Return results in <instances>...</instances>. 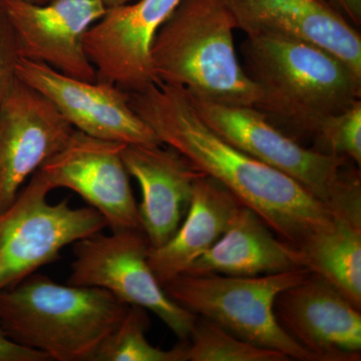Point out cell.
<instances>
[{"label":"cell","instance_id":"obj_26","mask_svg":"<svg viewBox=\"0 0 361 361\" xmlns=\"http://www.w3.org/2000/svg\"><path fill=\"white\" fill-rule=\"evenodd\" d=\"M102 1H103L106 8L109 9L132 4V2L135 1V0H102Z\"/></svg>","mask_w":361,"mask_h":361},{"label":"cell","instance_id":"obj_10","mask_svg":"<svg viewBox=\"0 0 361 361\" xmlns=\"http://www.w3.org/2000/svg\"><path fill=\"white\" fill-rule=\"evenodd\" d=\"M18 78L44 94L73 129L125 145L161 144L130 104L128 92L110 82H87L39 61L20 59Z\"/></svg>","mask_w":361,"mask_h":361},{"label":"cell","instance_id":"obj_27","mask_svg":"<svg viewBox=\"0 0 361 361\" xmlns=\"http://www.w3.org/2000/svg\"><path fill=\"white\" fill-rule=\"evenodd\" d=\"M25 1L32 2L35 4H45L47 2L51 1V0H25Z\"/></svg>","mask_w":361,"mask_h":361},{"label":"cell","instance_id":"obj_13","mask_svg":"<svg viewBox=\"0 0 361 361\" xmlns=\"http://www.w3.org/2000/svg\"><path fill=\"white\" fill-rule=\"evenodd\" d=\"M73 130L47 97L18 78L0 108V210L65 147Z\"/></svg>","mask_w":361,"mask_h":361},{"label":"cell","instance_id":"obj_14","mask_svg":"<svg viewBox=\"0 0 361 361\" xmlns=\"http://www.w3.org/2000/svg\"><path fill=\"white\" fill-rule=\"evenodd\" d=\"M274 313L285 332L318 361L360 360V310L323 278L310 273L280 292Z\"/></svg>","mask_w":361,"mask_h":361},{"label":"cell","instance_id":"obj_17","mask_svg":"<svg viewBox=\"0 0 361 361\" xmlns=\"http://www.w3.org/2000/svg\"><path fill=\"white\" fill-rule=\"evenodd\" d=\"M304 268L300 252L240 204L220 239L184 274L252 277ZM306 269V268H305Z\"/></svg>","mask_w":361,"mask_h":361},{"label":"cell","instance_id":"obj_18","mask_svg":"<svg viewBox=\"0 0 361 361\" xmlns=\"http://www.w3.org/2000/svg\"><path fill=\"white\" fill-rule=\"evenodd\" d=\"M218 180L202 174L195 180L186 216L165 244L149 249V263L161 285L186 272L220 239L240 205Z\"/></svg>","mask_w":361,"mask_h":361},{"label":"cell","instance_id":"obj_5","mask_svg":"<svg viewBox=\"0 0 361 361\" xmlns=\"http://www.w3.org/2000/svg\"><path fill=\"white\" fill-rule=\"evenodd\" d=\"M189 97L201 120L221 139L289 176L334 213L361 207L360 173L349 168L351 161L345 157L326 155L303 146L253 106H226Z\"/></svg>","mask_w":361,"mask_h":361},{"label":"cell","instance_id":"obj_19","mask_svg":"<svg viewBox=\"0 0 361 361\" xmlns=\"http://www.w3.org/2000/svg\"><path fill=\"white\" fill-rule=\"evenodd\" d=\"M303 267L361 310V213L334 214L300 248Z\"/></svg>","mask_w":361,"mask_h":361},{"label":"cell","instance_id":"obj_7","mask_svg":"<svg viewBox=\"0 0 361 361\" xmlns=\"http://www.w3.org/2000/svg\"><path fill=\"white\" fill-rule=\"evenodd\" d=\"M51 191L37 171L13 203L0 210V292L59 260L66 247L108 227L92 207L75 208L68 199L49 203Z\"/></svg>","mask_w":361,"mask_h":361},{"label":"cell","instance_id":"obj_3","mask_svg":"<svg viewBox=\"0 0 361 361\" xmlns=\"http://www.w3.org/2000/svg\"><path fill=\"white\" fill-rule=\"evenodd\" d=\"M234 30L224 0H180L152 44L157 82L202 101L255 106L259 90L240 63Z\"/></svg>","mask_w":361,"mask_h":361},{"label":"cell","instance_id":"obj_23","mask_svg":"<svg viewBox=\"0 0 361 361\" xmlns=\"http://www.w3.org/2000/svg\"><path fill=\"white\" fill-rule=\"evenodd\" d=\"M20 59L13 27L0 11V108L18 80L16 68Z\"/></svg>","mask_w":361,"mask_h":361},{"label":"cell","instance_id":"obj_28","mask_svg":"<svg viewBox=\"0 0 361 361\" xmlns=\"http://www.w3.org/2000/svg\"><path fill=\"white\" fill-rule=\"evenodd\" d=\"M322 1H325V2H327V4H329V2L327 1V0H322Z\"/></svg>","mask_w":361,"mask_h":361},{"label":"cell","instance_id":"obj_25","mask_svg":"<svg viewBox=\"0 0 361 361\" xmlns=\"http://www.w3.org/2000/svg\"><path fill=\"white\" fill-rule=\"evenodd\" d=\"M355 27L361 25V0H327Z\"/></svg>","mask_w":361,"mask_h":361},{"label":"cell","instance_id":"obj_8","mask_svg":"<svg viewBox=\"0 0 361 361\" xmlns=\"http://www.w3.org/2000/svg\"><path fill=\"white\" fill-rule=\"evenodd\" d=\"M151 246L141 230L97 233L73 244L68 284L97 287L129 306H139L188 341L197 315L169 297L149 263Z\"/></svg>","mask_w":361,"mask_h":361},{"label":"cell","instance_id":"obj_20","mask_svg":"<svg viewBox=\"0 0 361 361\" xmlns=\"http://www.w3.org/2000/svg\"><path fill=\"white\" fill-rule=\"evenodd\" d=\"M147 310L130 306L120 324L104 342L94 361H186L187 341L174 348L161 349L149 343Z\"/></svg>","mask_w":361,"mask_h":361},{"label":"cell","instance_id":"obj_21","mask_svg":"<svg viewBox=\"0 0 361 361\" xmlns=\"http://www.w3.org/2000/svg\"><path fill=\"white\" fill-rule=\"evenodd\" d=\"M289 360L283 353L254 345L202 316H197L187 341L186 361Z\"/></svg>","mask_w":361,"mask_h":361},{"label":"cell","instance_id":"obj_12","mask_svg":"<svg viewBox=\"0 0 361 361\" xmlns=\"http://www.w3.org/2000/svg\"><path fill=\"white\" fill-rule=\"evenodd\" d=\"M180 1L135 0L106 9L84 39L97 80L115 85L128 94L158 84L152 70V44Z\"/></svg>","mask_w":361,"mask_h":361},{"label":"cell","instance_id":"obj_24","mask_svg":"<svg viewBox=\"0 0 361 361\" xmlns=\"http://www.w3.org/2000/svg\"><path fill=\"white\" fill-rule=\"evenodd\" d=\"M44 353L16 343L0 327V361H49Z\"/></svg>","mask_w":361,"mask_h":361},{"label":"cell","instance_id":"obj_9","mask_svg":"<svg viewBox=\"0 0 361 361\" xmlns=\"http://www.w3.org/2000/svg\"><path fill=\"white\" fill-rule=\"evenodd\" d=\"M125 144L73 130L63 149L39 169L52 190L65 188L96 209L111 231L142 230L129 173L123 160Z\"/></svg>","mask_w":361,"mask_h":361},{"label":"cell","instance_id":"obj_11","mask_svg":"<svg viewBox=\"0 0 361 361\" xmlns=\"http://www.w3.org/2000/svg\"><path fill=\"white\" fill-rule=\"evenodd\" d=\"M0 11L13 27L21 59L96 82V68L85 52L84 39L106 13L102 0H51L45 4L0 0Z\"/></svg>","mask_w":361,"mask_h":361},{"label":"cell","instance_id":"obj_16","mask_svg":"<svg viewBox=\"0 0 361 361\" xmlns=\"http://www.w3.org/2000/svg\"><path fill=\"white\" fill-rule=\"evenodd\" d=\"M123 160L139 183L142 230L151 248L165 244L184 220L198 172L179 152L166 145H125Z\"/></svg>","mask_w":361,"mask_h":361},{"label":"cell","instance_id":"obj_1","mask_svg":"<svg viewBox=\"0 0 361 361\" xmlns=\"http://www.w3.org/2000/svg\"><path fill=\"white\" fill-rule=\"evenodd\" d=\"M129 97L133 110L161 144L218 180L289 245L300 248L334 219V211L295 180L235 148L207 127L182 87L155 84Z\"/></svg>","mask_w":361,"mask_h":361},{"label":"cell","instance_id":"obj_6","mask_svg":"<svg viewBox=\"0 0 361 361\" xmlns=\"http://www.w3.org/2000/svg\"><path fill=\"white\" fill-rule=\"evenodd\" d=\"M310 274L305 268L252 277L182 274L163 287L183 308L243 341L279 351L291 360L318 361L285 332L274 313L278 294Z\"/></svg>","mask_w":361,"mask_h":361},{"label":"cell","instance_id":"obj_15","mask_svg":"<svg viewBox=\"0 0 361 361\" xmlns=\"http://www.w3.org/2000/svg\"><path fill=\"white\" fill-rule=\"evenodd\" d=\"M236 30L247 37L305 42L334 54L361 77L357 27L322 0H224Z\"/></svg>","mask_w":361,"mask_h":361},{"label":"cell","instance_id":"obj_2","mask_svg":"<svg viewBox=\"0 0 361 361\" xmlns=\"http://www.w3.org/2000/svg\"><path fill=\"white\" fill-rule=\"evenodd\" d=\"M241 54L259 90L253 108L300 144L312 142L327 118L361 99V77L322 47L247 37Z\"/></svg>","mask_w":361,"mask_h":361},{"label":"cell","instance_id":"obj_4","mask_svg":"<svg viewBox=\"0 0 361 361\" xmlns=\"http://www.w3.org/2000/svg\"><path fill=\"white\" fill-rule=\"evenodd\" d=\"M130 306L97 287L35 274L0 292V327L49 360L94 361Z\"/></svg>","mask_w":361,"mask_h":361},{"label":"cell","instance_id":"obj_22","mask_svg":"<svg viewBox=\"0 0 361 361\" xmlns=\"http://www.w3.org/2000/svg\"><path fill=\"white\" fill-rule=\"evenodd\" d=\"M311 144V148L315 151L345 157L360 167L361 99L327 118Z\"/></svg>","mask_w":361,"mask_h":361}]
</instances>
